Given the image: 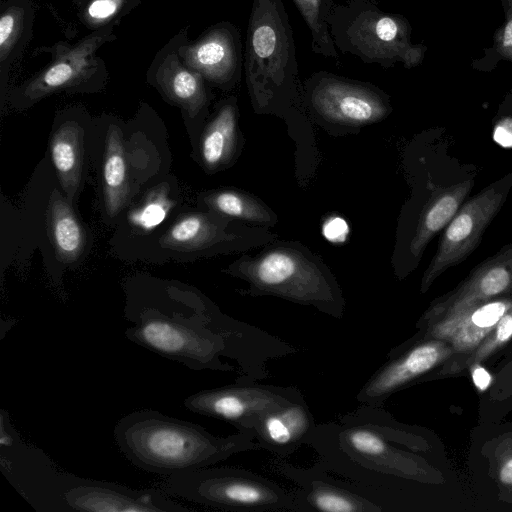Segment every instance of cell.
<instances>
[{
    "label": "cell",
    "mask_w": 512,
    "mask_h": 512,
    "mask_svg": "<svg viewBox=\"0 0 512 512\" xmlns=\"http://www.w3.org/2000/svg\"><path fill=\"white\" fill-rule=\"evenodd\" d=\"M125 336L164 358L192 370L234 371L222 361L238 363L240 376L254 378L276 348V337L223 314L207 298L179 290L130 295Z\"/></svg>",
    "instance_id": "1"
},
{
    "label": "cell",
    "mask_w": 512,
    "mask_h": 512,
    "mask_svg": "<svg viewBox=\"0 0 512 512\" xmlns=\"http://www.w3.org/2000/svg\"><path fill=\"white\" fill-rule=\"evenodd\" d=\"M0 470L39 512H187L163 489H133L60 470L40 448L25 442L0 412Z\"/></svg>",
    "instance_id": "2"
},
{
    "label": "cell",
    "mask_w": 512,
    "mask_h": 512,
    "mask_svg": "<svg viewBox=\"0 0 512 512\" xmlns=\"http://www.w3.org/2000/svg\"><path fill=\"white\" fill-rule=\"evenodd\" d=\"M113 436L134 466L164 476L209 467L233 454L261 449L248 431L218 437L198 424L153 409L122 417Z\"/></svg>",
    "instance_id": "3"
},
{
    "label": "cell",
    "mask_w": 512,
    "mask_h": 512,
    "mask_svg": "<svg viewBox=\"0 0 512 512\" xmlns=\"http://www.w3.org/2000/svg\"><path fill=\"white\" fill-rule=\"evenodd\" d=\"M227 273L248 283L239 291L252 297L274 296L313 306L336 319L344 314L345 298L323 259L299 242L274 241L255 254L230 264Z\"/></svg>",
    "instance_id": "4"
},
{
    "label": "cell",
    "mask_w": 512,
    "mask_h": 512,
    "mask_svg": "<svg viewBox=\"0 0 512 512\" xmlns=\"http://www.w3.org/2000/svg\"><path fill=\"white\" fill-rule=\"evenodd\" d=\"M244 70L256 111L295 110L304 104L294 33L282 0H252Z\"/></svg>",
    "instance_id": "5"
},
{
    "label": "cell",
    "mask_w": 512,
    "mask_h": 512,
    "mask_svg": "<svg viewBox=\"0 0 512 512\" xmlns=\"http://www.w3.org/2000/svg\"><path fill=\"white\" fill-rule=\"evenodd\" d=\"M328 26L337 51L366 64L390 68L400 63L414 68L422 63L427 50L412 42V27L405 16L385 12L373 0L335 4Z\"/></svg>",
    "instance_id": "6"
},
{
    "label": "cell",
    "mask_w": 512,
    "mask_h": 512,
    "mask_svg": "<svg viewBox=\"0 0 512 512\" xmlns=\"http://www.w3.org/2000/svg\"><path fill=\"white\" fill-rule=\"evenodd\" d=\"M164 490L183 500L233 511H299L295 493L256 473L205 467L166 476Z\"/></svg>",
    "instance_id": "7"
},
{
    "label": "cell",
    "mask_w": 512,
    "mask_h": 512,
    "mask_svg": "<svg viewBox=\"0 0 512 512\" xmlns=\"http://www.w3.org/2000/svg\"><path fill=\"white\" fill-rule=\"evenodd\" d=\"M304 104L322 120L346 126L374 124L392 111L389 96L376 85L318 71L303 83Z\"/></svg>",
    "instance_id": "8"
},
{
    "label": "cell",
    "mask_w": 512,
    "mask_h": 512,
    "mask_svg": "<svg viewBox=\"0 0 512 512\" xmlns=\"http://www.w3.org/2000/svg\"><path fill=\"white\" fill-rule=\"evenodd\" d=\"M511 186L512 173L461 205L447 225L435 256L423 274L420 287L422 293L445 270L461 263L476 249L487 226L503 206Z\"/></svg>",
    "instance_id": "9"
},
{
    "label": "cell",
    "mask_w": 512,
    "mask_h": 512,
    "mask_svg": "<svg viewBox=\"0 0 512 512\" xmlns=\"http://www.w3.org/2000/svg\"><path fill=\"white\" fill-rule=\"evenodd\" d=\"M277 240L268 228L251 225L213 211L182 216L161 238V246L202 254L245 252Z\"/></svg>",
    "instance_id": "10"
},
{
    "label": "cell",
    "mask_w": 512,
    "mask_h": 512,
    "mask_svg": "<svg viewBox=\"0 0 512 512\" xmlns=\"http://www.w3.org/2000/svg\"><path fill=\"white\" fill-rule=\"evenodd\" d=\"M305 401L294 386L235 382L234 384L198 391L184 400L194 413L231 423L245 431L262 414L281 406Z\"/></svg>",
    "instance_id": "11"
},
{
    "label": "cell",
    "mask_w": 512,
    "mask_h": 512,
    "mask_svg": "<svg viewBox=\"0 0 512 512\" xmlns=\"http://www.w3.org/2000/svg\"><path fill=\"white\" fill-rule=\"evenodd\" d=\"M455 354L440 339H425L406 349H393L383 364L363 385L356 399L363 405L382 406L393 393L423 376Z\"/></svg>",
    "instance_id": "12"
},
{
    "label": "cell",
    "mask_w": 512,
    "mask_h": 512,
    "mask_svg": "<svg viewBox=\"0 0 512 512\" xmlns=\"http://www.w3.org/2000/svg\"><path fill=\"white\" fill-rule=\"evenodd\" d=\"M512 292V244L478 265L452 292L435 301L421 319L429 324L474 304Z\"/></svg>",
    "instance_id": "13"
},
{
    "label": "cell",
    "mask_w": 512,
    "mask_h": 512,
    "mask_svg": "<svg viewBox=\"0 0 512 512\" xmlns=\"http://www.w3.org/2000/svg\"><path fill=\"white\" fill-rule=\"evenodd\" d=\"M511 307V297H496L474 304L427 324L426 339L444 340L455 353L472 352Z\"/></svg>",
    "instance_id": "14"
},
{
    "label": "cell",
    "mask_w": 512,
    "mask_h": 512,
    "mask_svg": "<svg viewBox=\"0 0 512 512\" xmlns=\"http://www.w3.org/2000/svg\"><path fill=\"white\" fill-rule=\"evenodd\" d=\"M281 464V473L293 479L299 486L294 491L299 511H384L381 505L336 482L316 465L312 469L299 470L286 463Z\"/></svg>",
    "instance_id": "15"
},
{
    "label": "cell",
    "mask_w": 512,
    "mask_h": 512,
    "mask_svg": "<svg viewBox=\"0 0 512 512\" xmlns=\"http://www.w3.org/2000/svg\"><path fill=\"white\" fill-rule=\"evenodd\" d=\"M316 423L305 401L295 402L267 411L247 430L261 449L278 457H286L307 444Z\"/></svg>",
    "instance_id": "16"
},
{
    "label": "cell",
    "mask_w": 512,
    "mask_h": 512,
    "mask_svg": "<svg viewBox=\"0 0 512 512\" xmlns=\"http://www.w3.org/2000/svg\"><path fill=\"white\" fill-rule=\"evenodd\" d=\"M193 63L211 81L224 87L240 79L242 47L240 34L231 24L214 29L193 51Z\"/></svg>",
    "instance_id": "17"
},
{
    "label": "cell",
    "mask_w": 512,
    "mask_h": 512,
    "mask_svg": "<svg viewBox=\"0 0 512 512\" xmlns=\"http://www.w3.org/2000/svg\"><path fill=\"white\" fill-rule=\"evenodd\" d=\"M473 184V180L454 184L440 190L429 199L420 214L410 243V252L414 259L418 260L430 240L449 224L471 191Z\"/></svg>",
    "instance_id": "18"
},
{
    "label": "cell",
    "mask_w": 512,
    "mask_h": 512,
    "mask_svg": "<svg viewBox=\"0 0 512 512\" xmlns=\"http://www.w3.org/2000/svg\"><path fill=\"white\" fill-rule=\"evenodd\" d=\"M239 143L238 107L234 97L228 99L206 127L200 144L204 166L215 171L235 157Z\"/></svg>",
    "instance_id": "19"
},
{
    "label": "cell",
    "mask_w": 512,
    "mask_h": 512,
    "mask_svg": "<svg viewBox=\"0 0 512 512\" xmlns=\"http://www.w3.org/2000/svg\"><path fill=\"white\" fill-rule=\"evenodd\" d=\"M128 163L121 130L110 126L103 157V194L107 213L114 217L126 205L129 196Z\"/></svg>",
    "instance_id": "20"
},
{
    "label": "cell",
    "mask_w": 512,
    "mask_h": 512,
    "mask_svg": "<svg viewBox=\"0 0 512 512\" xmlns=\"http://www.w3.org/2000/svg\"><path fill=\"white\" fill-rule=\"evenodd\" d=\"M51 159L67 198L72 201L79 188L83 163V131L75 123H65L52 136Z\"/></svg>",
    "instance_id": "21"
},
{
    "label": "cell",
    "mask_w": 512,
    "mask_h": 512,
    "mask_svg": "<svg viewBox=\"0 0 512 512\" xmlns=\"http://www.w3.org/2000/svg\"><path fill=\"white\" fill-rule=\"evenodd\" d=\"M210 211L251 225L270 228L278 222L275 212L254 195L236 190L221 189L203 197Z\"/></svg>",
    "instance_id": "22"
},
{
    "label": "cell",
    "mask_w": 512,
    "mask_h": 512,
    "mask_svg": "<svg viewBox=\"0 0 512 512\" xmlns=\"http://www.w3.org/2000/svg\"><path fill=\"white\" fill-rule=\"evenodd\" d=\"M48 218L51 239L59 258L67 263L77 260L85 249V231L58 192L51 199Z\"/></svg>",
    "instance_id": "23"
},
{
    "label": "cell",
    "mask_w": 512,
    "mask_h": 512,
    "mask_svg": "<svg viewBox=\"0 0 512 512\" xmlns=\"http://www.w3.org/2000/svg\"><path fill=\"white\" fill-rule=\"evenodd\" d=\"M292 1L311 33L313 52L326 58L338 60L340 55L334 46L328 26V18L336 3L333 0Z\"/></svg>",
    "instance_id": "24"
},
{
    "label": "cell",
    "mask_w": 512,
    "mask_h": 512,
    "mask_svg": "<svg viewBox=\"0 0 512 512\" xmlns=\"http://www.w3.org/2000/svg\"><path fill=\"white\" fill-rule=\"evenodd\" d=\"M512 338V307L501 317L496 327L462 362H453L442 373H456L465 367L479 364Z\"/></svg>",
    "instance_id": "25"
},
{
    "label": "cell",
    "mask_w": 512,
    "mask_h": 512,
    "mask_svg": "<svg viewBox=\"0 0 512 512\" xmlns=\"http://www.w3.org/2000/svg\"><path fill=\"white\" fill-rule=\"evenodd\" d=\"M172 203L163 189L157 188L132 213L131 221L139 228L150 230L164 221Z\"/></svg>",
    "instance_id": "26"
},
{
    "label": "cell",
    "mask_w": 512,
    "mask_h": 512,
    "mask_svg": "<svg viewBox=\"0 0 512 512\" xmlns=\"http://www.w3.org/2000/svg\"><path fill=\"white\" fill-rule=\"evenodd\" d=\"M171 90L175 98L188 107L191 114H196L204 103V91L199 79L186 70L178 72L172 82Z\"/></svg>",
    "instance_id": "27"
},
{
    "label": "cell",
    "mask_w": 512,
    "mask_h": 512,
    "mask_svg": "<svg viewBox=\"0 0 512 512\" xmlns=\"http://www.w3.org/2000/svg\"><path fill=\"white\" fill-rule=\"evenodd\" d=\"M504 10V23L496 30L491 56L497 62L508 60L512 62V0H500Z\"/></svg>",
    "instance_id": "28"
},
{
    "label": "cell",
    "mask_w": 512,
    "mask_h": 512,
    "mask_svg": "<svg viewBox=\"0 0 512 512\" xmlns=\"http://www.w3.org/2000/svg\"><path fill=\"white\" fill-rule=\"evenodd\" d=\"M116 7L113 0H95L89 6L88 12L93 18H106L115 12Z\"/></svg>",
    "instance_id": "29"
},
{
    "label": "cell",
    "mask_w": 512,
    "mask_h": 512,
    "mask_svg": "<svg viewBox=\"0 0 512 512\" xmlns=\"http://www.w3.org/2000/svg\"><path fill=\"white\" fill-rule=\"evenodd\" d=\"M512 119H504L495 128L494 138L503 146H512Z\"/></svg>",
    "instance_id": "30"
},
{
    "label": "cell",
    "mask_w": 512,
    "mask_h": 512,
    "mask_svg": "<svg viewBox=\"0 0 512 512\" xmlns=\"http://www.w3.org/2000/svg\"><path fill=\"white\" fill-rule=\"evenodd\" d=\"M470 367L472 371V379L475 386L481 391L486 390L491 382L490 374L479 364H474Z\"/></svg>",
    "instance_id": "31"
},
{
    "label": "cell",
    "mask_w": 512,
    "mask_h": 512,
    "mask_svg": "<svg viewBox=\"0 0 512 512\" xmlns=\"http://www.w3.org/2000/svg\"><path fill=\"white\" fill-rule=\"evenodd\" d=\"M14 17L10 14L4 15L0 20V46L4 48L14 30Z\"/></svg>",
    "instance_id": "32"
},
{
    "label": "cell",
    "mask_w": 512,
    "mask_h": 512,
    "mask_svg": "<svg viewBox=\"0 0 512 512\" xmlns=\"http://www.w3.org/2000/svg\"><path fill=\"white\" fill-rule=\"evenodd\" d=\"M499 478L505 485H512V457L507 459L501 466Z\"/></svg>",
    "instance_id": "33"
}]
</instances>
